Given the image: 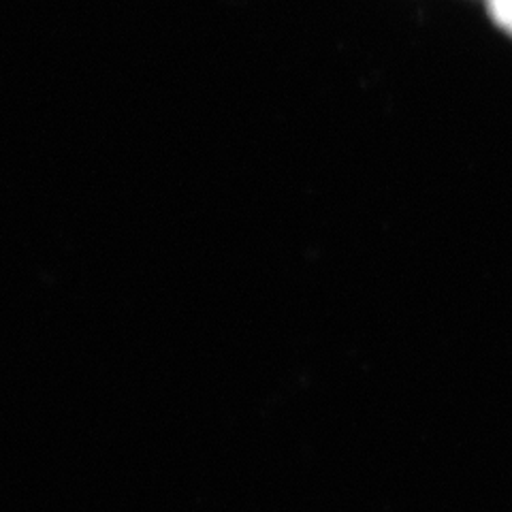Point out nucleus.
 <instances>
[{"label": "nucleus", "instance_id": "1", "mask_svg": "<svg viewBox=\"0 0 512 512\" xmlns=\"http://www.w3.org/2000/svg\"><path fill=\"white\" fill-rule=\"evenodd\" d=\"M491 18L512 37V0H489Z\"/></svg>", "mask_w": 512, "mask_h": 512}]
</instances>
